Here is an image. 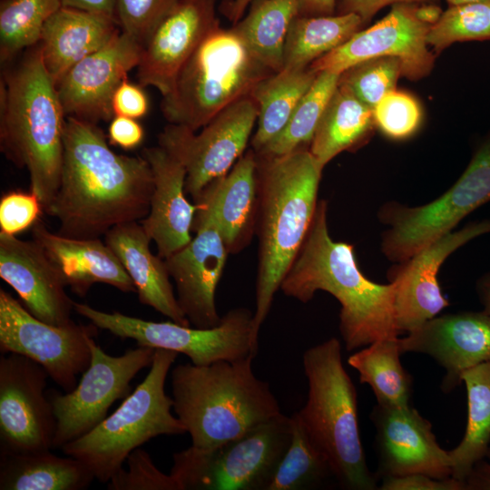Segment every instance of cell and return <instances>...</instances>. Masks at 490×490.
Listing matches in <instances>:
<instances>
[{"instance_id": "cell-1", "label": "cell", "mask_w": 490, "mask_h": 490, "mask_svg": "<svg viewBox=\"0 0 490 490\" xmlns=\"http://www.w3.org/2000/svg\"><path fill=\"white\" fill-rule=\"evenodd\" d=\"M63 145L59 187L45 212L57 220L58 234L101 238L117 225L148 215L153 177L142 155L114 152L97 124L70 116Z\"/></svg>"}, {"instance_id": "cell-2", "label": "cell", "mask_w": 490, "mask_h": 490, "mask_svg": "<svg viewBox=\"0 0 490 490\" xmlns=\"http://www.w3.org/2000/svg\"><path fill=\"white\" fill-rule=\"evenodd\" d=\"M328 202L319 200L302 244L281 285V291L302 303L318 290L339 302V331L348 351L378 339L398 337L395 319V285L379 284L358 269L354 246L329 235Z\"/></svg>"}, {"instance_id": "cell-3", "label": "cell", "mask_w": 490, "mask_h": 490, "mask_svg": "<svg viewBox=\"0 0 490 490\" xmlns=\"http://www.w3.org/2000/svg\"><path fill=\"white\" fill-rule=\"evenodd\" d=\"M256 155L259 246L253 322L259 335L314 219L323 168L307 146L279 156Z\"/></svg>"}, {"instance_id": "cell-4", "label": "cell", "mask_w": 490, "mask_h": 490, "mask_svg": "<svg viewBox=\"0 0 490 490\" xmlns=\"http://www.w3.org/2000/svg\"><path fill=\"white\" fill-rule=\"evenodd\" d=\"M0 93L1 151L27 169L30 191L46 212L60 183L65 114L38 44L5 72Z\"/></svg>"}, {"instance_id": "cell-5", "label": "cell", "mask_w": 490, "mask_h": 490, "mask_svg": "<svg viewBox=\"0 0 490 490\" xmlns=\"http://www.w3.org/2000/svg\"><path fill=\"white\" fill-rule=\"evenodd\" d=\"M253 358L172 368L173 410L191 446H216L281 413L269 384L255 376Z\"/></svg>"}, {"instance_id": "cell-6", "label": "cell", "mask_w": 490, "mask_h": 490, "mask_svg": "<svg viewBox=\"0 0 490 490\" xmlns=\"http://www.w3.org/2000/svg\"><path fill=\"white\" fill-rule=\"evenodd\" d=\"M302 365L308 397L297 413L309 436L341 488L377 489L360 438L357 389L343 366L340 341L330 338L308 348Z\"/></svg>"}, {"instance_id": "cell-7", "label": "cell", "mask_w": 490, "mask_h": 490, "mask_svg": "<svg viewBox=\"0 0 490 490\" xmlns=\"http://www.w3.org/2000/svg\"><path fill=\"white\" fill-rule=\"evenodd\" d=\"M272 74L231 28L219 26L198 45L162 96V115L169 123L196 132Z\"/></svg>"}, {"instance_id": "cell-8", "label": "cell", "mask_w": 490, "mask_h": 490, "mask_svg": "<svg viewBox=\"0 0 490 490\" xmlns=\"http://www.w3.org/2000/svg\"><path fill=\"white\" fill-rule=\"evenodd\" d=\"M177 356L175 351L155 348L150 370L134 391L93 429L63 446V452L82 461L95 479L108 483L128 456L150 439L186 433L172 413V397L165 393V381Z\"/></svg>"}, {"instance_id": "cell-9", "label": "cell", "mask_w": 490, "mask_h": 490, "mask_svg": "<svg viewBox=\"0 0 490 490\" xmlns=\"http://www.w3.org/2000/svg\"><path fill=\"white\" fill-rule=\"evenodd\" d=\"M291 438L282 413L211 448L173 454L171 475L181 490H266Z\"/></svg>"}, {"instance_id": "cell-10", "label": "cell", "mask_w": 490, "mask_h": 490, "mask_svg": "<svg viewBox=\"0 0 490 490\" xmlns=\"http://www.w3.org/2000/svg\"><path fill=\"white\" fill-rule=\"evenodd\" d=\"M76 313L97 328L122 338H131L137 346L172 350L187 356L194 365H209L220 360L234 361L255 358L259 335L255 332L253 312L236 308L208 328L191 327L172 320L155 322L113 311L105 312L88 304L74 302Z\"/></svg>"}, {"instance_id": "cell-11", "label": "cell", "mask_w": 490, "mask_h": 490, "mask_svg": "<svg viewBox=\"0 0 490 490\" xmlns=\"http://www.w3.org/2000/svg\"><path fill=\"white\" fill-rule=\"evenodd\" d=\"M489 201L490 133L479 143L462 175L439 198L418 207L389 201L380 208L379 220L387 226L382 235V251L393 262L407 260Z\"/></svg>"}, {"instance_id": "cell-12", "label": "cell", "mask_w": 490, "mask_h": 490, "mask_svg": "<svg viewBox=\"0 0 490 490\" xmlns=\"http://www.w3.org/2000/svg\"><path fill=\"white\" fill-rule=\"evenodd\" d=\"M89 338L91 361L76 387L64 394L49 396L56 419L53 448L85 435L106 416L110 407L128 393L130 383L151 367L155 348L138 346L121 356H112Z\"/></svg>"}, {"instance_id": "cell-13", "label": "cell", "mask_w": 490, "mask_h": 490, "mask_svg": "<svg viewBox=\"0 0 490 490\" xmlns=\"http://www.w3.org/2000/svg\"><path fill=\"white\" fill-rule=\"evenodd\" d=\"M98 328L73 322L54 326L33 316L11 294L0 289V350L35 361L64 392L77 385L91 361L89 338Z\"/></svg>"}, {"instance_id": "cell-14", "label": "cell", "mask_w": 490, "mask_h": 490, "mask_svg": "<svg viewBox=\"0 0 490 490\" xmlns=\"http://www.w3.org/2000/svg\"><path fill=\"white\" fill-rule=\"evenodd\" d=\"M257 119V103L247 95L217 113L200 133L169 123L159 134L158 144L185 166V190L193 201L206 185L226 174L246 152Z\"/></svg>"}, {"instance_id": "cell-15", "label": "cell", "mask_w": 490, "mask_h": 490, "mask_svg": "<svg viewBox=\"0 0 490 490\" xmlns=\"http://www.w3.org/2000/svg\"><path fill=\"white\" fill-rule=\"evenodd\" d=\"M45 369L27 357L0 358V453L23 454L53 448L56 419L45 393Z\"/></svg>"}, {"instance_id": "cell-16", "label": "cell", "mask_w": 490, "mask_h": 490, "mask_svg": "<svg viewBox=\"0 0 490 490\" xmlns=\"http://www.w3.org/2000/svg\"><path fill=\"white\" fill-rule=\"evenodd\" d=\"M420 4H396L372 26L357 32L347 42L315 60L309 67L319 73L341 74L365 60L394 56L403 67V76L419 80L429 74L435 54L428 50L426 36L432 25L417 16Z\"/></svg>"}, {"instance_id": "cell-17", "label": "cell", "mask_w": 490, "mask_h": 490, "mask_svg": "<svg viewBox=\"0 0 490 490\" xmlns=\"http://www.w3.org/2000/svg\"><path fill=\"white\" fill-rule=\"evenodd\" d=\"M194 203L198 206L191 230L195 236L164 260L179 305L190 324L208 328L221 319L216 307V290L230 253L211 208L202 201Z\"/></svg>"}, {"instance_id": "cell-18", "label": "cell", "mask_w": 490, "mask_h": 490, "mask_svg": "<svg viewBox=\"0 0 490 490\" xmlns=\"http://www.w3.org/2000/svg\"><path fill=\"white\" fill-rule=\"evenodd\" d=\"M486 233H490L489 219L472 221L389 270L387 278L395 285V319L399 334L416 328L450 305L436 278L440 266L455 250Z\"/></svg>"}, {"instance_id": "cell-19", "label": "cell", "mask_w": 490, "mask_h": 490, "mask_svg": "<svg viewBox=\"0 0 490 490\" xmlns=\"http://www.w3.org/2000/svg\"><path fill=\"white\" fill-rule=\"evenodd\" d=\"M142 48L120 29L106 44L74 64L56 86L65 116L95 124L111 121L113 93L138 66Z\"/></svg>"}, {"instance_id": "cell-20", "label": "cell", "mask_w": 490, "mask_h": 490, "mask_svg": "<svg viewBox=\"0 0 490 490\" xmlns=\"http://www.w3.org/2000/svg\"><path fill=\"white\" fill-rule=\"evenodd\" d=\"M376 429L378 477L424 474L436 478L452 476L449 452L432 432L431 423L416 409L377 404L370 414Z\"/></svg>"}, {"instance_id": "cell-21", "label": "cell", "mask_w": 490, "mask_h": 490, "mask_svg": "<svg viewBox=\"0 0 490 490\" xmlns=\"http://www.w3.org/2000/svg\"><path fill=\"white\" fill-rule=\"evenodd\" d=\"M217 0H178L142 45L137 78L141 86H153L162 96L191 54L220 21Z\"/></svg>"}, {"instance_id": "cell-22", "label": "cell", "mask_w": 490, "mask_h": 490, "mask_svg": "<svg viewBox=\"0 0 490 490\" xmlns=\"http://www.w3.org/2000/svg\"><path fill=\"white\" fill-rule=\"evenodd\" d=\"M397 341L401 354H426L442 366L441 388L450 393L465 371L490 361V315L482 310L436 316Z\"/></svg>"}, {"instance_id": "cell-23", "label": "cell", "mask_w": 490, "mask_h": 490, "mask_svg": "<svg viewBox=\"0 0 490 490\" xmlns=\"http://www.w3.org/2000/svg\"><path fill=\"white\" fill-rule=\"evenodd\" d=\"M0 277L36 318L54 326L74 322V301L66 294L58 270L34 240L0 232Z\"/></svg>"}, {"instance_id": "cell-24", "label": "cell", "mask_w": 490, "mask_h": 490, "mask_svg": "<svg viewBox=\"0 0 490 490\" xmlns=\"http://www.w3.org/2000/svg\"><path fill=\"white\" fill-rule=\"evenodd\" d=\"M142 155L151 166L153 191L150 211L141 223L158 255L166 259L191 241L198 206L186 198L187 172L174 154L158 144L144 148Z\"/></svg>"}, {"instance_id": "cell-25", "label": "cell", "mask_w": 490, "mask_h": 490, "mask_svg": "<svg viewBox=\"0 0 490 490\" xmlns=\"http://www.w3.org/2000/svg\"><path fill=\"white\" fill-rule=\"evenodd\" d=\"M32 238L44 249L65 285L79 297H84L95 283L126 293L136 292L123 265L100 238L64 237L52 232L39 220L32 227Z\"/></svg>"}, {"instance_id": "cell-26", "label": "cell", "mask_w": 490, "mask_h": 490, "mask_svg": "<svg viewBox=\"0 0 490 490\" xmlns=\"http://www.w3.org/2000/svg\"><path fill=\"white\" fill-rule=\"evenodd\" d=\"M213 211L230 254L247 248L256 235L258 212L257 155L246 151L223 176L211 181L193 202Z\"/></svg>"}, {"instance_id": "cell-27", "label": "cell", "mask_w": 490, "mask_h": 490, "mask_svg": "<svg viewBox=\"0 0 490 490\" xmlns=\"http://www.w3.org/2000/svg\"><path fill=\"white\" fill-rule=\"evenodd\" d=\"M103 237L131 277L140 302L176 323L190 326L174 293L165 260L151 251L152 240L141 221L117 225Z\"/></svg>"}, {"instance_id": "cell-28", "label": "cell", "mask_w": 490, "mask_h": 490, "mask_svg": "<svg viewBox=\"0 0 490 490\" xmlns=\"http://www.w3.org/2000/svg\"><path fill=\"white\" fill-rule=\"evenodd\" d=\"M119 30L113 17L60 7L45 23L38 43L55 86L74 64L106 44Z\"/></svg>"}, {"instance_id": "cell-29", "label": "cell", "mask_w": 490, "mask_h": 490, "mask_svg": "<svg viewBox=\"0 0 490 490\" xmlns=\"http://www.w3.org/2000/svg\"><path fill=\"white\" fill-rule=\"evenodd\" d=\"M375 126L372 109L347 87L338 84L309 150L324 169L340 152L356 150L367 142Z\"/></svg>"}, {"instance_id": "cell-30", "label": "cell", "mask_w": 490, "mask_h": 490, "mask_svg": "<svg viewBox=\"0 0 490 490\" xmlns=\"http://www.w3.org/2000/svg\"><path fill=\"white\" fill-rule=\"evenodd\" d=\"M95 479L79 459L49 451L0 454L1 490H82Z\"/></svg>"}, {"instance_id": "cell-31", "label": "cell", "mask_w": 490, "mask_h": 490, "mask_svg": "<svg viewBox=\"0 0 490 490\" xmlns=\"http://www.w3.org/2000/svg\"><path fill=\"white\" fill-rule=\"evenodd\" d=\"M318 74L309 67L282 69L258 83L250 93L258 106L251 149L260 152L281 132Z\"/></svg>"}, {"instance_id": "cell-32", "label": "cell", "mask_w": 490, "mask_h": 490, "mask_svg": "<svg viewBox=\"0 0 490 490\" xmlns=\"http://www.w3.org/2000/svg\"><path fill=\"white\" fill-rule=\"evenodd\" d=\"M245 17L230 27L250 53L273 73L283 69L289 27L299 15L301 0H252Z\"/></svg>"}, {"instance_id": "cell-33", "label": "cell", "mask_w": 490, "mask_h": 490, "mask_svg": "<svg viewBox=\"0 0 490 490\" xmlns=\"http://www.w3.org/2000/svg\"><path fill=\"white\" fill-rule=\"evenodd\" d=\"M462 382L467 396L466 426L460 443L448 452L452 477L464 483L490 449V361L465 371Z\"/></svg>"}, {"instance_id": "cell-34", "label": "cell", "mask_w": 490, "mask_h": 490, "mask_svg": "<svg viewBox=\"0 0 490 490\" xmlns=\"http://www.w3.org/2000/svg\"><path fill=\"white\" fill-rule=\"evenodd\" d=\"M363 25L356 14L297 15L287 33L283 69L308 68L315 60L347 42Z\"/></svg>"}, {"instance_id": "cell-35", "label": "cell", "mask_w": 490, "mask_h": 490, "mask_svg": "<svg viewBox=\"0 0 490 490\" xmlns=\"http://www.w3.org/2000/svg\"><path fill=\"white\" fill-rule=\"evenodd\" d=\"M398 337L378 339L352 354L348 365L359 375V382L368 384L377 404L406 407L412 395L413 379L403 368Z\"/></svg>"}, {"instance_id": "cell-36", "label": "cell", "mask_w": 490, "mask_h": 490, "mask_svg": "<svg viewBox=\"0 0 490 490\" xmlns=\"http://www.w3.org/2000/svg\"><path fill=\"white\" fill-rule=\"evenodd\" d=\"M291 438L266 490L316 489L333 477L331 466L314 444L297 412L290 416Z\"/></svg>"}, {"instance_id": "cell-37", "label": "cell", "mask_w": 490, "mask_h": 490, "mask_svg": "<svg viewBox=\"0 0 490 490\" xmlns=\"http://www.w3.org/2000/svg\"><path fill=\"white\" fill-rule=\"evenodd\" d=\"M339 74L319 72L281 132L258 154L279 156L309 147L323 113L338 87Z\"/></svg>"}, {"instance_id": "cell-38", "label": "cell", "mask_w": 490, "mask_h": 490, "mask_svg": "<svg viewBox=\"0 0 490 490\" xmlns=\"http://www.w3.org/2000/svg\"><path fill=\"white\" fill-rule=\"evenodd\" d=\"M60 7L61 0H1V63L36 45L45 23Z\"/></svg>"}, {"instance_id": "cell-39", "label": "cell", "mask_w": 490, "mask_h": 490, "mask_svg": "<svg viewBox=\"0 0 490 490\" xmlns=\"http://www.w3.org/2000/svg\"><path fill=\"white\" fill-rule=\"evenodd\" d=\"M490 40V0L449 6L426 36L436 54L456 42Z\"/></svg>"}, {"instance_id": "cell-40", "label": "cell", "mask_w": 490, "mask_h": 490, "mask_svg": "<svg viewBox=\"0 0 490 490\" xmlns=\"http://www.w3.org/2000/svg\"><path fill=\"white\" fill-rule=\"evenodd\" d=\"M400 76H403V67L397 57H375L344 71L338 84L347 87L373 111L385 94L396 90Z\"/></svg>"}, {"instance_id": "cell-41", "label": "cell", "mask_w": 490, "mask_h": 490, "mask_svg": "<svg viewBox=\"0 0 490 490\" xmlns=\"http://www.w3.org/2000/svg\"><path fill=\"white\" fill-rule=\"evenodd\" d=\"M375 125L387 137L406 139L418 129L421 110L416 100L404 92L385 94L373 109Z\"/></svg>"}, {"instance_id": "cell-42", "label": "cell", "mask_w": 490, "mask_h": 490, "mask_svg": "<svg viewBox=\"0 0 490 490\" xmlns=\"http://www.w3.org/2000/svg\"><path fill=\"white\" fill-rule=\"evenodd\" d=\"M126 462L127 468L122 466L107 483L109 490H181L171 474L162 472L144 450L136 448Z\"/></svg>"}, {"instance_id": "cell-43", "label": "cell", "mask_w": 490, "mask_h": 490, "mask_svg": "<svg viewBox=\"0 0 490 490\" xmlns=\"http://www.w3.org/2000/svg\"><path fill=\"white\" fill-rule=\"evenodd\" d=\"M178 0H117L115 17L122 32L142 46Z\"/></svg>"}, {"instance_id": "cell-44", "label": "cell", "mask_w": 490, "mask_h": 490, "mask_svg": "<svg viewBox=\"0 0 490 490\" xmlns=\"http://www.w3.org/2000/svg\"><path fill=\"white\" fill-rule=\"evenodd\" d=\"M44 211L39 198L30 191H12L0 200V232L16 235L32 228Z\"/></svg>"}, {"instance_id": "cell-45", "label": "cell", "mask_w": 490, "mask_h": 490, "mask_svg": "<svg viewBox=\"0 0 490 490\" xmlns=\"http://www.w3.org/2000/svg\"><path fill=\"white\" fill-rule=\"evenodd\" d=\"M380 490H465L463 482L454 477L436 478L424 474L383 477Z\"/></svg>"}, {"instance_id": "cell-46", "label": "cell", "mask_w": 490, "mask_h": 490, "mask_svg": "<svg viewBox=\"0 0 490 490\" xmlns=\"http://www.w3.org/2000/svg\"><path fill=\"white\" fill-rule=\"evenodd\" d=\"M142 86L124 79L113 93L112 109L113 115L133 119L141 118L147 113L149 102Z\"/></svg>"}, {"instance_id": "cell-47", "label": "cell", "mask_w": 490, "mask_h": 490, "mask_svg": "<svg viewBox=\"0 0 490 490\" xmlns=\"http://www.w3.org/2000/svg\"><path fill=\"white\" fill-rule=\"evenodd\" d=\"M108 138L112 144L123 150H132L142 142L144 131L135 119L115 115L108 128Z\"/></svg>"}, {"instance_id": "cell-48", "label": "cell", "mask_w": 490, "mask_h": 490, "mask_svg": "<svg viewBox=\"0 0 490 490\" xmlns=\"http://www.w3.org/2000/svg\"><path fill=\"white\" fill-rule=\"evenodd\" d=\"M439 0H337L338 15L356 14L364 24L383 7L396 4H437Z\"/></svg>"}, {"instance_id": "cell-49", "label": "cell", "mask_w": 490, "mask_h": 490, "mask_svg": "<svg viewBox=\"0 0 490 490\" xmlns=\"http://www.w3.org/2000/svg\"><path fill=\"white\" fill-rule=\"evenodd\" d=\"M62 6L115 17L117 0H61Z\"/></svg>"}, {"instance_id": "cell-50", "label": "cell", "mask_w": 490, "mask_h": 490, "mask_svg": "<svg viewBox=\"0 0 490 490\" xmlns=\"http://www.w3.org/2000/svg\"><path fill=\"white\" fill-rule=\"evenodd\" d=\"M465 490H490V458L477 462L465 482Z\"/></svg>"}, {"instance_id": "cell-51", "label": "cell", "mask_w": 490, "mask_h": 490, "mask_svg": "<svg viewBox=\"0 0 490 490\" xmlns=\"http://www.w3.org/2000/svg\"><path fill=\"white\" fill-rule=\"evenodd\" d=\"M337 0H301V15L322 16L333 15L336 10Z\"/></svg>"}, {"instance_id": "cell-52", "label": "cell", "mask_w": 490, "mask_h": 490, "mask_svg": "<svg viewBox=\"0 0 490 490\" xmlns=\"http://www.w3.org/2000/svg\"><path fill=\"white\" fill-rule=\"evenodd\" d=\"M251 1L252 0H225L220 8L232 24H236L243 17L244 12Z\"/></svg>"}, {"instance_id": "cell-53", "label": "cell", "mask_w": 490, "mask_h": 490, "mask_svg": "<svg viewBox=\"0 0 490 490\" xmlns=\"http://www.w3.org/2000/svg\"><path fill=\"white\" fill-rule=\"evenodd\" d=\"M475 289L478 299L483 306V310L490 315V271L485 273L478 279Z\"/></svg>"}, {"instance_id": "cell-54", "label": "cell", "mask_w": 490, "mask_h": 490, "mask_svg": "<svg viewBox=\"0 0 490 490\" xmlns=\"http://www.w3.org/2000/svg\"><path fill=\"white\" fill-rule=\"evenodd\" d=\"M446 1L447 2L449 6H453V5L475 3V2H482V1H486V0H446Z\"/></svg>"}, {"instance_id": "cell-55", "label": "cell", "mask_w": 490, "mask_h": 490, "mask_svg": "<svg viewBox=\"0 0 490 490\" xmlns=\"http://www.w3.org/2000/svg\"><path fill=\"white\" fill-rule=\"evenodd\" d=\"M485 458H490V449H489L488 454H487Z\"/></svg>"}]
</instances>
